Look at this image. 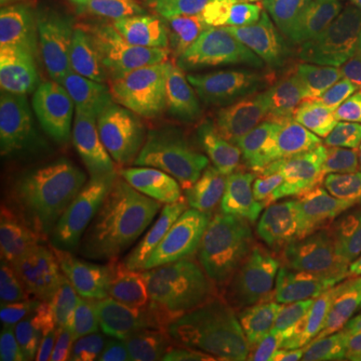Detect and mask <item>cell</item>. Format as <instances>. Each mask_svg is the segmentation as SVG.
<instances>
[{
  "mask_svg": "<svg viewBox=\"0 0 361 361\" xmlns=\"http://www.w3.org/2000/svg\"><path fill=\"white\" fill-rule=\"evenodd\" d=\"M151 209V221L195 235L219 209L229 205L219 175L141 142L121 163Z\"/></svg>",
  "mask_w": 361,
  "mask_h": 361,
  "instance_id": "7c38bea8",
  "label": "cell"
},
{
  "mask_svg": "<svg viewBox=\"0 0 361 361\" xmlns=\"http://www.w3.org/2000/svg\"><path fill=\"white\" fill-rule=\"evenodd\" d=\"M159 26L225 40L289 26L271 0H141Z\"/></svg>",
  "mask_w": 361,
  "mask_h": 361,
  "instance_id": "5bb4252c",
  "label": "cell"
},
{
  "mask_svg": "<svg viewBox=\"0 0 361 361\" xmlns=\"http://www.w3.org/2000/svg\"><path fill=\"white\" fill-rule=\"evenodd\" d=\"M71 111L35 90H0L2 180L32 189L63 187L77 175Z\"/></svg>",
  "mask_w": 361,
  "mask_h": 361,
  "instance_id": "9c48e42d",
  "label": "cell"
},
{
  "mask_svg": "<svg viewBox=\"0 0 361 361\" xmlns=\"http://www.w3.org/2000/svg\"><path fill=\"white\" fill-rule=\"evenodd\" d=\"M20 2H26V0H2V11H6V8H13V6L20 4Z\"/></svg>",
  "mask_w": 361,
  "mask_h": 361,
  "instance_id": "44dd1931",
  "label": "cell"
},
{
  "mask_svg": "<svg viewBox=\"0 0 361 361\" xmlns=\"http://www.w3.org/2000/svg\"><path fill=\"white\" fill-rule=\"evenodd\" d=\"M90 285L73 263L65 225L51 189L2 180L0 305L8 315L75 305Z\"/></svg>",
  "mask_w": 361,
  "mask_h": 361,
  "instance_id": "3957f363",
  "label": "cell"
},
{
  "mask_svg": "<svg viewBox=\"0 0 361 361\" xmlns=\"http://www.w3.org/2000/svg\"><path fill=\"white\" fill-rule=\"evenodd\" d=\"M331 219L361 241V135L337 123L331 142Z\"/></svg>",
  "mask_w": 361,
  "mask_h": 361,
  "instance_id": "2e32d148",
  "label": "cell"
},
{
  "mask_svg": "<svg viewBox=\"0 0 361 361\" xmlns=\"http://www.w3.org/2000/svg\"><path fill=\"white\" fill-rule=\"evenodd\" d=\"M249 361H353L345 351L305 334H265L237 341Z\"/></svg>",
  "mask_w": 361,
  "mask_h": 361,
  "instance_id": "e0dca14e",
  "label": "cell"
},
{
  "mask_svg": "<svg viewBox=\"0 0 361 361\" xmlns=\"http://www.w3.org/2000/svg\"><path fill=\"white\" fill-rule=\"evenodd\" d=\"M293 6L327 39L361 30V0H293Z\"/></svg>",
  "mask_w": 361,
  "mask_h": 361,
  "instance_id": "ac0fdd59",
  "label": "cell"
},
{
  "mask_svg": "<svg viewBox=\"0 0 361 361\" xmlns=\"http://www.w3.org/2000/svg\"><path fill=\"white\" fill-rule=\"evenodd\" d=\"M336 123L295 130L219 157L229 205L289 237H310L331 219V142Z\"/></svg>",
  "mask_w": 361,
  "mask_h": 361,
  "instance_id": "6da1fadb",
  "label": "cell"
},
{
  "mask_svg": "<svg viewBox=\"0 0 361 361\" xmlns=\"http://www.w3.org/2000/svg\"><path fill=\"white\" fill-rule=\"evenodd\" d=\"M237 351V343H227L219 348L205 349V351H191V353H180L179 361H231L233 353Z\"/></svg>",
  "mask_w": 361,
  "mask_h": 361,
  "instance_id": "ffe728a7",
  "label": "cell"
},
{
  "mask_svg": "<svg viewBox=\"0 0 361 361\" xmlns=\"http://www.w3.org/2000/svg\"><path fill=\"white\" fill-rule=\"evenodd\" d=\"M191 90L217 159L257 142L334 123L339 99L263 89L225 49H165Z\"/></svg>",
  "mask_w": 361,
  "mask_h": 361,
  "instance_id": "7a4b0ae2",
  "label": "cell"
},
{
  "mask_svg": "<svg viewBox=\"0 0 361 361\" xmlns=\"http://www.w3.org/2000/svg\"><path fill=\"white\" fill-rule=\"evenodd\" d=\"M267 329L305 334L361 361V261L329 253L299 259Z\"/></svg>",
  "mask_w": 361,
  "mask_h": 361,
  "instance_id": "52a82bcc",
  "label": "cell"
},
{
  "mask_svg": "<svg viewBox=\"0 0 361 361\" xmlns=\"http://www.w3.org/2000/svg\"><path fill=\"white\" fill-rule=\"evenodd\" d=\"M197 267L225 319L239 329L267 327L291 281L279 231L225 205L193 235Z\"/></svg>",
  "mask_w": 361,
  "mask_h": 361,
  "instance_id": "277c9868",
  "label": "cell"
},
{
  "mask_svg": "<svg viewBox=\"0 0 361 361\" xmlns=\"http://www.w3.org/2000/svg\"><path fill=\"white\" fill-rule=\"evenodd\" d=\"M139 121L145 142L197 165L217 161L191 90L163 51L151 52L142 82Z\"/></svg>",
  "mask_w": 361,
  "mask_h": 361,
  "instance_id": "4fadbf2b",
  "label": "cell"
},
{
  "mask_svg": "<svg viewBox=\"0 0 361 361\" xmlns=\"http://www.w3.org/2000/svg\"><path fill=\"white\" fill-rule=\"evenodd\" d=\"M149 205L130 175L115 163L77 171L65 193V217L89 265L109 283L139 281Z\"/></svg>",
  "mask_w": 361,
  "mask_h": 361,
  "instance_id": "8992f818",
  "label": "cell"
},
{
  "mask_svg": "<svg viewBox=\"0 0 361 361\" xmlns=\"http://www.w3.org/2000/svg\"><path fill=\"white\" fill-rule=\"evenodd\" d=\"M336 42L337 97L348 106L349 113L361 111V30L331 39Z\"/></svg>",
  "mask_w": 361,
  "mask_h": 361,
  "instance_id": "d6986e66",
  "label": "cell"
},
{
  "mask_svg": "<svg viewBox=\"0 0 361 361\" xmlns=\"http://www.w3.org/2000/svg\"><path fill=\"white\" fill-rule=\"evenodd\" d=\"M231 361H249V360H247V357H245V355H243V353H241V351H239V353L235 351V353H233Z\"/></svg>",
  "mask_w": 361,
  "mask_h": 361,
  "instance_id": "7402d4cb",
  "label": "cell"
},
{
  "mask_svg": "<svg viewBox=\"0 0 361 361\" xmlns=\"http://www.w3.org/2000/svg\"><path fill=\"white\" fill-rule=\"evenodd\" d=\"M223 49L263 89L339 99L334 49L313 30L273 28L227 40Z\"/></svg>",
  "mask_w": 361,
  "mask_h": 361,
  "instance_id": "8fae6325",
  "label": "cell"
},
{
  "mask_svg": "<svg viewBox=\"0 0 361 361\" xmlns=\"http://www.w3.org/2000/svg\"><path fill=\"white\" fill-rule=\"evenodd\" d=\"M355 130L361 135V111L355 115Z\"/></svg>",
  "mask_w": 361,
  "mask_h": 361,
  "instance_id": "603a6c76",
  "label": "cell"
},
{
  "mask_svg": "<svg viewBox=\"0 0 361 361\" xmlns=\"http://www.w3.org/2000/svg\"><path fill=\"white\" fill-rule=\"evenodd\" d=\"M145 285L180 353L231 343L229 327L197 267L193 235L151 221Z\"/></svg>",
  "mask_w": 361,
  "mask_h": 361,
  "instance_id": "ba28073f",
  "label": "cell"
},
{
  "mask_svg": "<svg viewBox=\"0 0 361 361\" xmlns=\"http://www.w3.org/2000/svg\"><path fill=\"white\" fill-rule=\"evenodd\" d=\"M77 65L73 26L47 6L23 8L0 23V90H35L73 111Z\"/></svg>",
  "mask_w": 361,
  "mask_h": 361,
  "instance_id": "30bf717a",
  "label": "cell"
},
{
  "mask_svg": "<svg viewBox=\"0 0 361 361\" xmlns=\"http://www.w3.org/2000/svg\"><path fill=\"white\" fill-rule=\"evenodd\" d=\"M28 361H173V349L133 315L56 337Z\"/></svg>",
  "mask_w": 361,
  "mask_h": 361,
  "instance_id": "9a60e30c",
  "label": "cell"
},
{
  "mask_svg": "<svg viewBox=\"0 0 361 361\" xmlns=\"http://www.w3.org/2000/svg\"><path fill=\"white\" fill-rule=\"evenodd\" d=\"M73 26L77 90L90 137L104 161L121 163L145 142L139 121L151 52L142 35L103 18Z\"/></svg>",
  "mask_w": 361,
  "mask_h": 361,
  "instance_id": "5b68a950",
  "label": "cell"
}]
</instances>
